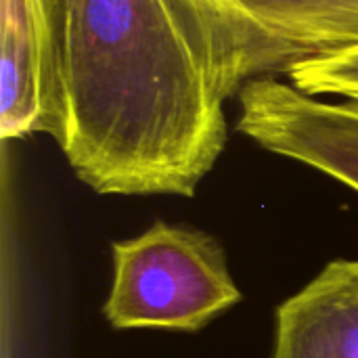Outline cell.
<instances>
[{"label":"cell","mask_w":358,"mask_h":358,"mask_svg":"<svg viewBox=\"0 0 358 358\" xmlns=\"http://www.w3.org/2000/svg\"><path fill=\"white\" fill-rule=\"evenodd\" d=\"M103 317L113 329L195 334L241 302L224 248L206 231L155 222L111 243Z\"/></svg>","instance_id":"cell-2"},{"label":"cell","mask_w":358,"mask_h":358,"mask_svg":"<svg viewBox=\"0 0 358 358\" xmlns=\"http://www.w3.org/2000/svg\"><path fill=\"white\" fill-rule=\"evenodd\" d=\"M239 103L237 130L243 136L358 193V101L329 103L262 76L241 86Z\"/></svg>","instance_id":"cell-4"},{"label":"cell","mask_w":358,"mask_h":358,"mask_svg":"<svg viewBox=\"0 0 358 358\" xmlns=\"http://www.w3.org/2000/svg\"><path fill=\"white\" fill-rule=\"evenodd\" d=\"M289 82L313 96L358 101V44L340 52L308 59L287 73Z\"/></svg>","instance_id":"cell-7"},{"label":"cell","mask_w":358,"mask_h":358,"mask_svg":"<svg viewBox=\"0 0 358 358\" xmlns=\"http://www.w3.org/2000/svg\"><path fill=\"white\" fill-rule=\"evenodd\" d=\"M61 128V4L2 0L0 136L36 132L57 138Z\"/></svg>","instance_id":"cell-5"},{"label":"cell","mask_w":358,"mask_h":358,"mask_svg":"<svg viewBox=\"0 0 358 358\" xmlns=\"http://www.w3.org/2000/svg\"><path fill=\"white\" fill-rule=\"evenodd\" d=\"M273 358H358V258L329 262L277 308Z\"/></svg>","instance_id":"cell-6"},{"label":"cell","mask_w":358,"mask_h":358,"mask_svg":"<svg viewBox=\"0 0 358 358\" xmlns=\"http://www.w3.org/2000/svg\"><path fill=\"white\" fill-rule=\"evenodd\" d=\"M224 96L254 78L358 44V0H178Z\"/></svg>","instance_id":"cell-3"},{"label":"cell","mask_w":358,"mask_h":358,"mask_svg":"<svg viewBox=\"0 0 358 358\" xmlns=\"http://www.w3.org/2000/svg\"><path fill=\"white\" fill-rule=\"evenodd\" d=\"M61 128L101 195L193 197L227 145L224 92L178 0H59Z\"/></svg>","instance_id":"cell-1"}]
</instances>
